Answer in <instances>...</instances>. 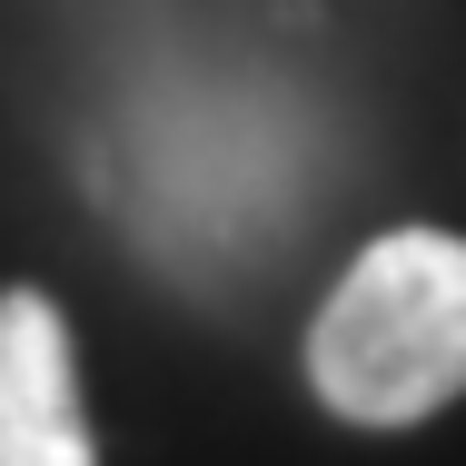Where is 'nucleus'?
<instances>
[{
    "label": "nucleus",
    "mask_w": 466,
    "mask_h": 466,
    "mask_svg": "<svg viewBox=\"0 0 466 466\" xmlns=\"http://www.w3.org/2000/svg\"><path fill=\"white\" fill-rule=\"evenodd\" d=\"M298 119L248 80H188L129 109L119 129V208L139 248H159L179 279H208L248 248H268L298 218Z\"/></svg>",
    "instance_id": "obj_1"
},
{
    "label": "nucleus",
    "mask_w": 466,
    "mask_h": 466,
    "mask_svg": "<svg viewBox=\"0 0 466 466\" xmlns=\"http://www.w3.org/2000/svg\"><path fill=\"white\" fill-rule=\"evenodd\" d=\"M308 387L348 427H417L466 397V238L387 228L308 328Z\"/></svg>",
    "instance_id": "obj_2"
},
{
    "label": "nucleus",
    "mask_w": 466,
    "mask_h": 466,
    "mask_svg": "<svg viewBox=\"0 0 466 466\" xmlns=\"http://www.w3.org/2000/svg\"><path fill=\"white\" fill-rule=\"evenodd\" d=\"M0 466H99L80 417V348L40 288H0Z\"/></svg>",
    "instance_id": "obj_3"
}]
</instances>
